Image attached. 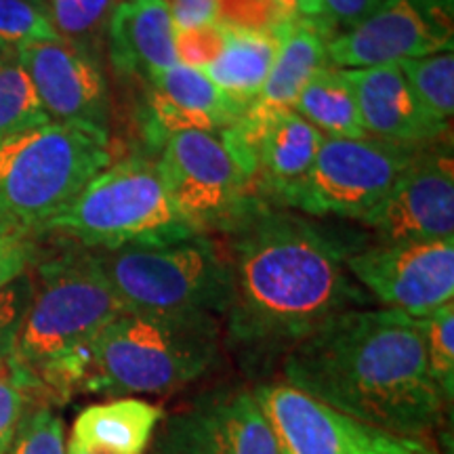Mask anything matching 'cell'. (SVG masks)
Masks as SVG:
<instances>
[{"mask_svg":"<svg viewBox=\"0 0 454 454\" xmlns=\"http://www.w3.org/2000/svg\"><path fill=\"white\" fill-rule=\"evenodd\" d=\"M225 30L219 21L208 26L175 30V57L177 64L204 70L217 59L223 49Z\"/></svg>","mask_w":454,"mask_h":454,"instance_id":"obj_32","label":"cell"},{"mask_svg":"<svg viewBox=\"0 0 454 454\" xmlns=\"http://www.w3.org/2000/svg\"><path fill=\"white\" fill-rule=\"evenodd\" d=\"M150 454H152V452H150Z\"/></svg>","mask_w":454,"mask_h":454,"instance_id":"obj_41","label":"cell"},{"mask_svg":"<svg viewBox=\"0 0 454 454\" xmlns=\"http://www.w3.org/2000/svg\"><path fill=\"white\" fill-rule=\"evenodd\" d=\"M282 454H442L431 440L408 438L333 411L284 381L253 387Z\"/></svg>","mask_w":454,"mask_h":454,"instance_id":"obj_10","label":"cell"},{"mask_svg":"<svg viewBox=\"0 0 454 454\" xmlns=\"http://www.w3.org/2000/svg\"><path fill=\"white\" fill-rule=\"evenodd\" d=\"M168 4L175 30L215 24L219 15V0H173Z\"/></svg>","mask_w":454,"mask_h":454,"instance_id":"obj_36","label":"cell"},{"mask_svg":"<svg viewBox=\"0 0 454 454\" xmlns=\"http://www.w3.org/2000/svg\"><path fill=\"white\" fill-rule=\"evenodd\" d=\"M231 305L225 340L244 371L265 377L333 316L371 305L349 276V244L253 198L225 227Z\"/></svg>","mask_w":454,"mask_h":454,"instance_id":"obj_1","label":"cell"},{"mask_svg":"<svg viewBox=\"0 0 454 454\" xmlns=\"http://www.w3.org/2000/svg\"><path fill=\"white\" fill-rule=\"evenodd\" d=\"M41 230L99 253L198 236L170 200L158 164L133 156L107 164Z\"/></svg>","mask_w":454,"mask_h":454,"instance_id":"obj_5","label":"cell"},{"mask_svg":"<svg viewBox=\"0 0 454 454\" xmlns=\"http://www.w3.org/2000/svg\"><path fill=\"white\" fill-rule=\"evenodd\" d=\"M162 414L160 406L144 397H114L84 408L70 440L104 454H145Z\"/></svg>","mask_w":454,"mask_h":454,"instance_id":"obj_21","label":"cell"},{"mask_svg":"<svg viewBox=\"0 0 454 454\" xmlns=\"http://www.w3.org/2000/svg\"><path fill=\"white\" fill-rule=\"evenodd\" d=\"M293 110L328 139L368 137L354 87L340 67H320L301 89Z\"/></svg>","mask_w":454,"mask_h":454,"instance_id":"obj_23","label":"cell"},{"mask_svg":"<svg viewBox=\"0 0 454 454\" xmlns=\"http://www.w3.org/2000/svg\"><path fill=\"white\" fill-rule=\"evenodd\" d=\"M158 160L164 187L187 223L204 234L234 221L251 194L253 177L223 130H187L160 145Z\"/></svg>","mask_w":454,"mask_h":454,"instance_id":"obj_8","label":"cell"},{"mask_svg":"<svg viewBox=\"0 0 454 454\" xmlns=\"http://www.w3.org/2000/svg\"><path fill=\"white\" fill-rule=\"evenodd\" d=\"M38 99L55 122H82L107 130L110 98L106 76L89 49L61 41L15 49Z\"/></svg>","mask_w":454,"mask_h":454,"instance_id":"obj_16","label":"cell"},{"mask_svg":"<svg viewBox=\"0 0 454 454\" xmlns=\"http://www.w3.org/2000/svg\"><path fill=\"white\" fill-rule=\"evenodd\" d=\"M61 41L43 0H0V44L11 51Z\"/></svg>","mask_w":454,"mask_h":454,"instance_id":"obj_27","label":"cell"},{"mask_svg":"<svg viewBox=\"0 0 454 454\" xmlns=\"http://www.w3.org/2000/svg\"><path fill=\"white\" fill-rule=\"evenodd\" d=\"M34 288L27 278L11 282L9 286L0 288V368L13 356L17 334L27 308H30Z\"/></svg>","mask_w":454,"mask_h":454,"instance_id":"obj_33","label":"cell"},{"mask_svg":"<svg viewBox=\"0 0 454 454\" xmlns=\"http://www.w3.org/2000/svg\"><path fill=\"white\" fill-rule=\"evenodd\" d=\"M38 276L9 364L34 400L66 402L82 389L93 340L127 309L89 248L44 261Z\"/></svg>","mask_w":454,"mask_h":454,"instance_id":"obj_3","label":"cell"},{"mask_svg":"<svg viewBox=\"0 0 454 454\" xmlns=\"http://www.w3.org/2000/svg\"><path fill=\"white\" fill-rule=\"evenodd\" d=\"M223 49L217 59L202 72L238 107L247 110L268 81L280 49L282 27H278L276 32H259L223 26Z\"/></svg>","mask_w":454,"mask_h":454,"instance_id":"obj_22","label":"cell"},{"mask_svg":"<svg viewBox=\"0 0 454 454\" xmlns=\"http://www.w3.org/2000/svg\"><path fill=\"white\" fill-rule=\"evenodd\" d=\"M284 9L294 17H301V20L317 21L320 24L322 15H325V3L322 0H280Z\"/></svg>","mask_w":454,"mask_h":454,"instance_id":"obj_37","label":"cell"},{"mask_svg":"<svg viewBox=\"0 0 454 454\" xmlns=\"http://www.w3.org/2000/svg\"><path fill=\"white\" fill-rule=\"evenodd\" d=\"M282 381L357 421L431 440L446 419L417 317L387 308L333 316L280 362Z\"/></svg>","mask_w":454,"mask_h":454,"instance_id":"obj_2","label":"cell"},{"mask_svg":"<svg viewBox=\"0 0 454 454\" xmlns=\"http://www.w3.org/2000/svg\"><path fill=\"white\" fill-rule=\"evenodd\" d=\"M417 152L419 147L377 137H325L309 173L284 204L311 217L362 221L387 196Z\"/></svg>","mask_w":454,"mask_h":454,"instance_id":"obj_9","label":"cell"},{"mask_svg":"<svg viewBox=\"0 0 454 454\" xmlns=\"http://www.w3.org/2000/svg\"><path fill=\"white\" fill-rule=\"evenodd\" d=\"M66 454H104V452H98V450H93V448L81 446V444H76V442L67 440L66 442Z\"/></svg>","mask_w":454,"mask_h":454,"instance_id":"obj_38","label":"cell"},{"mask_svg":"<svg viewBox=\"0 0 454 454\" xmlns=\"http://www.w3.org/2000/svg\"><path fill=\"white\" fill-rule=\"evenodd\" d=\"M36 259L38 247L32 240L30 230L0 221V288L24 278Z\"/></svg>","mask_w":454,"mask_h":454,"instance_id":"obj_31","label":"cell"},{"mask_svg":"<svg viewBox=\"0 0 454 454\" xmlns=\"http://www.w3.org/2000/svg\"><path fill=\"white\" fill-rule=\"evenodd\" d=\"M325 66L331 64H328V34L322 30V26L301 17L288 20L280 30V49L263 89L238 118V122L225 129L227 139L234 145L253 181L254 145L261 133L280 114L293 110L305 82Z\"/></svg>","mask_w":454,"mask_h":454,"instance_id":"obj_15","label":"cell"},{"mask_svg":"<svg viewBox=\"0 0 454 454\" xmlns=\"http://www.w3.org/2000/svg\"><path fill=\"white\" fill-rule=\"evenodd\" d=\"M423 337L425 360L431 379L444 402L452 408L454 400V301L442 305L429 316L417 317Z\"/></svg>","mask_w":454,"mask_h":454,"instance_id":"obj_26","label":"cell"},{"mask_svg":"<svg viewBox=\"0 0 454 454\" xmlns=\"http://www.w3.org/2000/svg\"><path fill=\"white\" fill-rule=\"evenodd\" d=\"M95 253L127 311L223 320L230 309V261L225 248L207 234L156 247Z\"/></svg>","mask_w":454,"mask_h":454,"instance_id":"obj_7","label":"cell"},{"mask_svg":"<svg viewBox=\"0 0 454 454\" xmlns=\"http://www.w3.org/2000/svg\"><path fill=\"white\" fill-rule=\"evenodd\" d=\"M454 0H385L366 20L328 41L340 70L389 66L452 51Z\"/></svg>","mask_w":454,"mask_h":454,"instance_id":"obj_12","label":"cell"},{"mask_svg":"<svg viewBox=\"0 0 454 454\" xmlns=\"http://www.w3.org/2000/svg\"><path fill=\"white\" fill-rule=\"evenodd\" d=\"M362 223L377 231L381 244L438 240L454 236L452 145L419 147L412 162Z\"/></svg>","mask_w":454,"mask_h":454,"instance_id":"obj_14","label":"cell"},{"mask_svg":"<svg viewBox=\"0 0 454 454\" xmlns=\"http://www.w3.org/2000/svg\"><path fill=\"white\" fill-rule=\"evenodd\" d=\"M408 84L435 121L450 127L454 114V53L444 51L419 59L400 61Z\"/></svg>","mask_w":454,"mask_h":454,"instance_id":"obj_25","label":"cell"},{"mask_svg":"<svg viewBox=\"0 0 454 454\" xmlns=\"http://www.w3.org/2000/svg\"><path fill=\"white\" fill-rule=\"evenodd\" d=\"M368 297L408 317H425L454 297V236L374 244L345 259Z\"/></svg>","mask_w":454,"mask_h":454,"instance_id":"obj_13","label":"cell"},{"mask_svg":"<svg viewBox=\"0 0 454 454\" xmlns=\"http://www.w3.org/2000/svg\"><path fill=\"white\" fill-rule=\"evenodd\" d=\"M345 72L354 87L368 137L412 147L435 144L446 137L450 127L438 122L425 110L397 64Z\"/></svg>","mask_w":454,"mask_h":454,"instance_id":"obj_18","label":"cell"},{"mask_svg":"<svg viewBox=\"0 0 454 454\" xmlns=\"http://www.w3.org/2000/svg\"><path fill=\"white\" fill-rule=\"evenodd\" d=\"M9 53H13V51H9V49H0V61H3L4 57H7Z\"/></svg>","mask_w":454,"mask_h":454,"instance_id":"obj_39","label":"cell"},{"mask_svg":"<svg viewBox=\"0 0 454 454\" xmlns=\"http://www.w3.org/2000/svg\"><path fill=\"white\" fill-rule=\"evenodd\" d=\"M219 354V317L124 311L90 345L82 391L162 395L202 379Z\"/></svg>","mask_w":454,"mask_h":454,"instance_id":"obj_4","label":"cell"},{"mask_svg":"<svg viewBox=\"0 0 454 454\" xmlns=\"http://www.w3.org/2000/svg\"><path fill=\"white\" fill-rule=\"evenodd\" d=\"M106 34L112 66L124 76L150 84L177 64L168 0H121Z\"/></svg>","mask_w":454,"mask_h":454,"instance_id":"obj_19","label":"cell"},{"mask_svg":"<svg viewBox=\"0 0 454 454\" xmlns=\"http://www.w3.org/2000/svg\"><path fill=\"white\" fill-rule=\"evenodd\" d=\"M152 454H282L253 389L221 385L162 414Z\"/></svg>","mask_w":454,"mask_h":454,"instance_id":"obj_11","label":"cell"},{"mask_svg":"<svg viewBox=\"0 0 454 454\" xmlns=\"http://www.w3.org/2000/svg\"><path fill=\"white\" fill-rule=\"evenodd\" d=\"M34 400L30 391L9 366V362L0 368V454L9 450L21 419Z\"/></svg>","mask_w":454,"mask_h":454,"instance_id":"obj_34","label":"cell"},{"mask_svg":"<svg viewBox=\"0 0 454 454\" xmlns=\"http://www.w3.org/2000/svg\"><path fill=\"white\" fill-rule=\"evenodd\" d=\"M49 121L30 76L13 51L0 61V141Z\"/></svg>","mask_w":454,"mask_h":454,"instance_id":"obj_24","label":"cell"},{"mask_svg":"<svg viewBox=\"0 0 454 454\" xmlns=\"http://www.w3.org/2000/svg\"><path fill=\"white\" fill-rule=\"evenodd\" d=\"M322 141L325 135L294 110L280 114L254 145L253 184L284 204L309 173Z\"/></svg>","mask_w":454,"mask_h":454,"instance_id":"obj_20","label":"cell"},{"mask_svg":"<svg viewBox=\"0 0 454 454\" xmlns=\"http://www.w3.org/2000/svg\"><path fill=\"white\" fill-rule=\"evenodd\" d=\"M118 3L121 0H49V15L64 41L82 47V43L106 32Z\"/></svg>","mask_w":454,"mask_h":454,"instance_id":"obj_28","label":"cell"},{"mask_svg":"<svg viewBox=\"0 0 454 454\" xmlns=\"http://www.w3.org/2000/svg\"><path fill=\"white\" fill-rule=\"evenodd\" d=\"M0 49H7V47H3V44H0ZM11 51V49H9Z\"/></svg>","mask_w":454,"mask_h":454,"instance_id":"obj_40","label":"cell"},{"mask_svg":"<svg viewBox=\"0 0 454 454\" xmlns=\"http://www.w3.org/2000/svg\"><path fill=\"white\" fill-rule=\"evenodd\" d=\"M112 164L107 130L49 121L0 141V221L43 227Z\"/></svg>","mask_w":454,"mask_h":454,"instance_id":"obj_6","label":"cell"},{"mask_svg":"<svg viewBox=\"0 0 454 454\" xmlns=\"http://www.w3.org/2000/svg\"><path fill=\"white\" fill-rule=\"evenodd\" d=\"M293 17L280 0H219L217 21L230 27L276 32Z\"/></svg>","mask_w":454,"mask_h":454,"instance_id":"obj_30","label":"cell"},{"mask_svg":"<svg viewBox=\"0 0 454 454\" xmlns=\"http://www.w3.org/2000/svg\"><path fill=\"white\" fill-rule=\"evenodd\" d=\"M145 135L154 147L187 130H223L238 122V107L202 70L175 64L150 84Z\"/></svg>","mask_w":454,"mask_h":454,"instance_id":"obj_17","label":"cell"},{"mask_svg":"<svg viewBox=\"0 0 454 454\" xmlns=\"http://www.w3.org/2000/svg\"><path fill=\"white\" fill-rule=\"evenodd\" d=\"M4 454H66L64 421L49 404L27 408Z\"/></svg>","mask_w":454,"mask_h":454,"instance_id":"obj_29","label":"cell"},{"mask_svg":"<svg viewBox=\"0 0 454 454\" xmlns=\"http://www.w3.org/2000/svg\"><path fill=\"white\" fill-rule=\"evenodd\" d=\"M322 3H325V15H322L320 26L326 34H331L328 36V41H331L334 30L340 34L360 24L385 0H322Z\"/></svg>","mask_w":454,"mask_h":454,"instance_id":"obj_35","label":"cell"}]
</instances>
